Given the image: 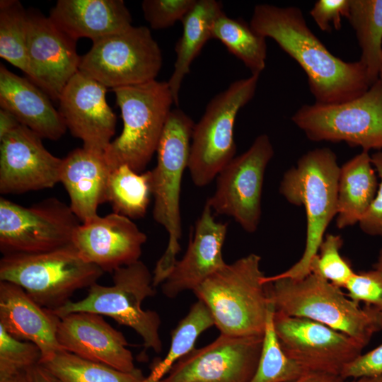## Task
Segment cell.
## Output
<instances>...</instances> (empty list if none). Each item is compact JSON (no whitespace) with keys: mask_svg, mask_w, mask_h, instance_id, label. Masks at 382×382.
<instances>
[{"mask_svg":"<svg viewBox=\"0 0 382 382\" xmlns=\"http://www.w3.org/2000/svg\"><path fill=\"white\" fill-rule=\"evenodd\" d=\"M194 126L193 120L182 110H171L156 150V166L151 170L154 219L168 234L166 249L153 272L155 287L170 274L180 250V187L188 166Z\"/></svg>","mask_w":382,"mask_h":382,"instance_id":"5b68a950","label":"cell"},{"mask_svg":"<svg viewBox=\"0 0 382 382\" xmlns=\"http://www.w3.org/2000/svg\"><path fill=\"white\" fill-rule=\"evenodd\" d=\"M59 322L52 310L38 304L23 288L0 281V325L15 338L37 345L40 364L62 349L57 340Z\"/></svg>","mask_w":382,"mask_h":382,"instance_id":"7402d4cb","label":"cell"},{"mask_svg":"<svg viewBox=\"0 0 382 382\" xmlns=\"http://www.w3.org/2000/svg\"><path fill=\"white\" fill-rule=\"evenodd\" d=\"M377 185L369 151H362L340 167L337 184V228L359 224L376 196Z\"/></svg>","mask_w":382,"mask_h":382,"instance_id":"484cf974","label":"cell"},{"mask_svg":"<svg viewBox=\"0 0 382 382\" xmlns=\"http://www.w3.org/2000/svg\"><path fill=\"white\" fill-rule=\"evenodd\" d=\"M291 120L311 141H345L366 151L382 149V81L344 103L303 105Z\"/></svg>","mask_w":382,"mask_h":382,"instance_id":"30bf717a","label":"cell"},{"mask_svg":"<svg viewBox=\"0 0 382 382\" xmlns=\"http://www.w3.org/2000/svg\"><path fill=\"white\" fill-rule=\"evenodd\" d=\"M274 312L271 302L258 365L250 382H289L307 372L283 351L274 329Z\"/></svg>","mask_w":382,"mask_h":382,"instance_id":"836d02e7","label":"cell"},{"mask_svg":"<svg viewBox=\"0 0 382 382\" xmlns=\"http://www.w3.org/2000/svg\"><path fill=\"white\" fill-rule=\"evenodd\" d=\"M213 325L214 320L211 311L204 302L197 300L172 330L169 351L151 371L154 376L161 380L177 361L195 349L198 337Z\"/></svg>","mask_w":382,"mask_h":382,"instance_id":"d6a6232c","label":"cell"},{"mask_svg":"<svg viewBox=\"0 0 382 382\" xmlns=\"http://www.w3.org/2000/svg\"><path fill=\"white\" fill-rule=\"evenodd\" d=\"M381 183L370 207L359 222L361 230L372 236H382V151L371 156Z\"/></svg>","mask_w":382,"mask_h":382,"instance_id":"ab89813d","label":"cell"},{"mask_svg":"<svg viewBox=\"0 0 382 382\" xmlns=\"http://www.w3.org/2000/svg\"><path fill=\"white\" fill-rule=\"evenodd\" d=\"M378 79H380L382 81V64L380 68Z\"/></svg>","mask_w":382,"mask_h":382,"instance_id":"681fc988","label":"cell"},{"mask_svg":"<svg viewBox=\"0 0 382 382\" xmlns=\"http://www.w3.org/2000/svg\"><path fill=\"white\" fill-rule=\"evenodd\" d=\"M340 376L345 380L382 376V345L349 363Z\"/></svg>","mask_w":382,"mask_h":382,"instance_id":"60d3db41","label":"cell"},{"mask_svg":"<svg viewBox=\"0 0 382 382\" xmlns=\"http://www.w3.org/2000/svg\"><path fill=\"white\" fill-rule=\"evenodd\" d=\"M274 149L265 134L235 156L219 173L214 193L208 198L213 213L227 215L248 233L255 232L261 218V197L267 164Z\"/></svg>","mask_w":382,"mask_h":382,"instance_id":"4fadbf2b","label":"cell"},{"mask_svg":"<svg viewBox=\"0 0 382 382\" xmlns=\"http://www.w3.org/2000/svg\"><path fill=\"white\" fill-rule=\"evenodd\" d=\"M50 98L30 80L0 66V106L42 139H59L67 128Z\"/></svg>","mask_w":382,"mask_h":382,"instance_id":"603a6c76","label":"cell"},{"mask_svg":"<svg viewBox=\"0 0 382 382\" xmlns=\"http://www.w3.org/2000/svg\"><path fill=\"white\" fill-rule=\"evenodd\" d=\"M42 137L20 125L0 140V192L23 193L53 187L62 159L52 155Z\"/></svg>","mask_w":382,"mask_h":382,"instance_id":"e0dca14e","label":"cell"},{"mask_svg":"<svg viewBox=\"0 0 382 382\" xmlns=\"http://www.w3.org/2000/svg\"><path fill=\"white\" fill-rule=\"evenodd\" d=\"M260 262V255L250 253L226 264L192 291L221 334L264 335L271 302Z\"/></svg>","mask_w":382,"mask_h":382,"instance_id":"277c9868","label":"cell"},{"mask_svg":"<svg viewBox=\"0 0 382 382\" xmlns=\"http://www.w3.org/2000/svg\"><path fill=\"white\" fill-rule=\"evenodd\" d=\"M49 18L76 41L87 37L95 42L132 25L122 0H59Z\"/></svg>","mask_w":382,"mask_h":382,"instance_id":"cb8c5ba5","label":"cell"},{"mask_svg":"<svg viewBox=\"0 0 382 382\" xmlns=\"http://www.w3.org/2000/svg\"><path fill=\"white\" fill-rule=\"evenodd\" d=\"M28 13L17 0L0 1V57L32 76L28 57Z\"/></svg>","mask_w":382,"mask_h":382,"instance_id":"1f68e13d","label":"cell"},{"mask_svg":"<svg viewBox=\"0 0 382 382\" xmlns=\"http://www.w3.org/2000/svg\"><path fill=\"white\" fill-rule=\"evenodd\" d=\"M103 273L72 243L43 253L4 255L0 260V281L17 284L52 311L70 301L75 291L96 283Z\"/></svg>","mask_w":382,"mask_h":382,"instance_id":"52a82bcc","label":"cell"},{"mask_svg":"<svg viewBox=\"0 0 382 382\" xmlns=\"http://www.w3.org/2000/svg\"><path fill=\"white\" fill-rule=\"evenodd\" d=\"M146 236L132 220L115 212L81 223L72 244L87 262L104 272L139 260Z\"/></svg>","mask_w":382,"mask_h":382,"instance_id":"d6986e66","label":"cell"},{"mask_svg":"<svg viewBox=\"0 0 382 382\" xmlns=\"http://www.w3.org/2000/svg\"><path fill=\"white\" fill-rule=\"evenodd\" d=\"M80 222L69 205L55 197L30 207L1 197V252L39 253L71 244Z\"/></svg>","mask_w":382,"mask_h":382,"instance_id":"7c38bea8","label":"cell"},{"mask_svg":"<svg viewBox=\"0 0 382 382\" xmlns=\"http://www.w3.org/2000/svg\"><path fill=\"white\" fill-rule=\"evenodd\" d=\"M347 18L361 49L359 61L371 86L378 79L382 64V0H349Z\"/></svg>","mask_w":382,"mask_h":382,"instance_id":"83f0119b","label":"cell"},{"mask_svg":"<svg viewBox=\"0 0 382 382\" xmlns=\"http://www.w3.org/2000/svg\"><path fill=\"white\" fill-rule=\"evenodd\" d=\"M263 335L221 334L177 361L158 382H250L260 359Z\"/></svg>","mask_w":382,"mask_h":382,"instance_id":"9a60e30c","label":"cell"},{"mask_svg":"<svg viewBox=\"0 0 382 382\" xmlns=\"http://www.w3.org/2000/svg\"><path fill=\"white\" fill-rule=\"evenodd\" d=\"M110 171L103 154L83 147L62 159L59 182L68 192L71 211L81 223L97 216L98 206L105 202Z\"/></svg>","mask_w":382,"mask_h":382,"instance_id":"d4e9b609","label":"cell"},{"mask_svg":"<svg viewBox=\"0 0 382 382\" xmlns=\"http://www.w3.org/2000/svg\"><path fill=\"white\" fill-rule=\"evenodd\" d=\"M29 382H58L57 380L40 364L27 370Z\"/></svg>","mask_w":382,"mask_h":382,"instance_id":"ee69618b","label":"cell"},{"mask_svg":"<svg viewBox=\"0 0 382 382\" xmlns=\"http://www.w3.org/2000/svg\"><path fill=\"white\" fill-rule=\"evenodd\" d=\"M123 120L121 134L104 151L110 170L127 165L144 172L155 152L174 103L167 81L112 89Z\"/></svg>","mask_w":382,"mask_h":382,"instance_id":"8992f818","label":"cell"},{"mask_svg":"<svg viewBox=\"0 0 382 382\" xmlns=\"http://www.w3.org/2000/svg\"><path fill=\"white\" fill-rule=\"evenodd\" d=\"M289 382H347L340 376L307 371Z\"/></svg>","mask_w":382,"mask_h":382,"instance_id":"b9f144b4","label":"cell"},{"mask_svg":"<svg viewBox=\"0 0 382 382\" xmlns=\"http://www.w3.org/2000/svg\"><path fill=\"white\" fill-rule=\"evenodd\" d=\"M222 4L215 0H197L181 21L183 33L175 45L176 60L172 75L167 81L174 104L178 105L179 93L190 66L205 43L212 37L215 20L224 12Z\"/></svg>","mask_w":382,"mask_h":382,"instance_id":"4316f807","label":"cell"},{"mask_svg":"<svg viewBox=\"0 0 382 382\" xmlns=\"http://www.w3.org/2000/svg\"><path fill=\"white\" fill-rule=\"evenodd\" d=\"M41 356L37 345L15 338L0 325V381L39 364Z\"/></svg>","mask_w":382,"mask_h":382,"instance_id":"d590c367","label":"cell"},{"mask_svg":"<svg viewBox=\"0 0 382 382\" xmlns=\"http://www.w3.org/2000/svg\"><path fill=\"white\" fill-rule=\"evenodd\" d=\"M227 228V223L215 221L214 213L206 202L185 254L177 260L161 284L162 292L166 297L173 299L185 291H193L226 264L223 259L222 247Z\"/></svg>","mask_w":382,"mask_h":382,"instance_id":"44dd1931","label":"cell"},{"mask_svg":"<svg viewBox=\"0 0 382 382\" xmlns=\"http://www.w3.org/2000/svg\"><path fill=\"white\" fill-rule=\"evenodd\" d=\"M152 195L151 170L137 173L127 165L110 171L105 202L115 213L131 219L145 216Z\"/></svg>","mask_w":382,"mask_h":382,"instance_id":"f1b7e54d","label":"cell"},{"mask_svg":"<svg viewBox=\"0 0 382 382\" xmlns=\"http://www.w3.org/2000/svg\"><path fill=\"white\" fill-rule=\"evenodd\" d=\"M349 382H382V376L363 377V378H357V379H353Z\"/></svg>","mask_w":382,"mask_h":382,"instance_id":"bcb514c9","label":"cell"},{"mask_svg":"<svg viewBox=\"0 0 382 382\" xmlns=\"http://www.w3.org/2000/svg\"><path fill=\"white\" fill-rule=\"evenodd\" d=\"M57 340L62 349L83 359L124 372L137 369L125 337L100 314L75 312L60 318Z\"/></svg>","mask_w":382,"mask_h":382,"instance_id":"ffe728a7","label":"cell"},{"mask_svg":"<svg viewBox=\"0 0 382 382\" xmlns=\"http://www.w3.org/2000/svg\"><path fill=\"white\" fill-rule=\"evenodd\" d=\"M342 244L340 236L327 234L310 265V273L316 274L341 289L345 287L355 273L340 254Z\"/></svg>","mask_w":382,"mask_h":382,"instance_id":"e575fe53","label":"cell"},{"mask_svg":"<svg viewBox=\"0 0 382 382\" xmlns=\"http://www.w3.org/2000/svg\"><path fill=\"white\" fill-rule=\"evenodd\" d=\"M159 381L157 380L153 374L151 373L147 377H146L144 382H158Z\"/></svg>","mask_w":382,"mask_h":382,"instance_id":"c3c4849f","label":"cell"},{"mask_svg":"<svg viewBox=\"0 0 382 382\" xmlns=\"http://www.w3.org/2000/svg\"><path fill=\"white\" fill-rule=\"evenodd\" d=\"M260 75L233 81L215 96L195 124L187 168L197 187L209 184L235 157L233 127L238 111L254 96Z\"/></svg>","mask_w":382,"mask_h":382,"instance_id":"9c48e42d","label":"cell"},{"mask_svg":"<svg viewBox=\"0 0 382 382\" xmlns=\"http://www.w3.org/2000/svg\"><path fill=\"white\" fill-rule=\"evenodd\" d=\"M163 64L161 50L146 26H133L95 42L81 56L79 70L112 89L153 80Z\"/></svg>","mask_w":382,"mask_h":382,"instance_id":"8fae6325","label":"cell"},{"mask_svg":"<svg viewBox=\"0 0 382 382\" xmlns=\"http://www.w3.org/2000/svg\"><path fill=\"white\" fill-rule=\"evenodd\" d=\"M250 25L265 38L273 39L301 66L316 103H344L370 88L361 63L345 62L333 55L308 28L299 8L257 4Z\"/></svg>","mask_w":382,"mask_h":382,"instance_id":"6da1fadb","label":"cell"},{"mask_svg":"<svg viewBox=\"0 0 382 382\" xmlns=\"http://www.w3.org/2000/svg\"><path fill=\"white\" fill-rule=\"evenodd\" d=\"M374 268L382 272V248L380 250Z\"/></svg>","mask_w":382,"mask_h":382,"instance_id":"7dc6e473","label":"cell"},{"mask_svg":"<svg viewBox=\"0 0 382 382\" xmlns=\"http://www.w3.org/2000/svg\"><path fill=\"white\" fill-rule=\"evenodd\" d=\"M349 11V0H318L310 14L321 30L330 32L332 27L340 29L342 18H347Z\"/></svg>","mask_w":382,"mask_h":382,"instance_id":"f35d334b","label":"cell"},{"mask_svg":"<svg viewBox=\"0 0 382 382\" xmlns=\"http://www.w3.org/2000/svg\"><path fill=\"white\" fill-rule=\"evenodd\" d=\"M273 325L284 353L306 371L340 376L364 348L349 336L305 318L274 311Z\"/></svg>","mask_w":382,"mask_h":382,"instance_id":"5bb4252c","label":"cell"},{"mask_svg":"<svg viewBox=\"0 0 382 382\" xmlns=\"http://www.w3.org/2000/svg\"><path fill=\"white\" fill-rule=\"evenodd\" d=\"M345 289L347 296L359 303L375 307L382 313V272L377 270L355 272Z\"/></svg>","mask_w":382,"mask_h":382,"instance_id":"74e56055","label":"cell"},{"mask_svg":"<svg viewBox=\"0 0 382 382\" xmlns=\"http://www.w3.org/2000/svg\"><path fill=\"white\" fill-rule=\"evenodd\" d=\"M21 125L16 117L9 111L0 110V140L9 132Z\"/></svg>","mask_w":382,"mask_h":382,"instance_id":"7bdbcfd3","label":"cell"},{"mask_svg":"<svg viewBox=\"0 0 382 382\" xmlns=\"http://www.w3.org/2000/svg\"><path fill=\"white\" fill-rule=\"evenodd\" d=\"M112 273V285L96 282L88 288L86 297L76 301L70 300L53 311L59 318L75 312L108 316L134 330L142 338L146 349L160 353L163 348L160 316L156 311L141 308L144 299L156 294L153 274L140 260Z\"/></svg>","mask_w":382,"mask_h":382,"instance_id":"ba28073f","label":"cell"},{"mask_svg":"<svg viewBox=\"0 0 382 382\" xmlns=\"http://www.w3.org/2000/svg\"><path fill=\"white\" fill-rule=\"evenodd\" d=\"M197 0H144L141 3L145 20L155 30L165 29L182 21Z\"/></svg>","mask_w":382,"mask_h":382,"instance_id":"8d00e7d4","label":"cell"},{"mask_svg":"<svg viewBox=\"0 0 382 382\" xmlns=\"http://www.w3.org/2000/svg\"><path fill=\"white\" fill-rule=\"evenodd\" d=\"M212 37L219 40L251 71L260 75L267 58L266 38L242 19L228 17L224 12L215 20Z\"/></svg>","mask_w":382,"mask_h":382,"instance_id":"f546056e","label":"cell"},{"mask_svg":"<svg viewBox=\"0 0 382 382\" xmlns=\"http://www.w3.org/2000/svg\"><path fill=\"white\" fill-rule=\"evenodd\" d=\"M107 87L79 70L59 98V112L83 147L104 154L115 134L117 118L106 100Z\"/></svg>","mask_w":382,"mask_h":382,"instance_id":"ac0fdd59","label":"cell"},{"mask_svg":"<svg viewBox=\"0 0 382 382\" xmlns=\"http://www.w3.org/2000/svg\"><path fill=\"white\" fill-rule=\"evenodd\" d=\"M265 284L275 311L323 324L349 336L364 347L382 330L380 311L369 305L360 307L341 288L316 274Z\"/></svg>","mask_w":382,"mask_h":382,"instance_id":"3957f363","label":"cell"},{"mask_svg":"<svg viewBox=\"0 0 382 382\" xmlns=\"http://www.w3.org/2000/svg\"><path fill=\"white\" fill-rule=\"evenodd\" d=\"M340 167L329 148L308 151L283 175L279 192L291 204L303 206L306 216L304 250L298 262L264 283L281 278L302 279L310 274V265L318 254L327 227L337 209V184Z\"/></svg>","mask_w":382,"mask_h":382,"instance_id":"7a4b0ae2","label":"cell"},{"mask_svg":"<svg viewBox=\"0 0 382 382\" xmlns=\"http://www.w3.org/2000/svg\"><path fill=\"white\" fill-rule=\"evenodd\" d=\"M39 364L58 382H144L146 379L139 369L132 372L121 371L64 349Z\"/></svg>","mask_w":382,"mask_h":382,"instance_id":"4dcf8cb0","label":"cell"},{"mask_svg":"<svg viewBox=\"0 0 382 382\" xmlns=\"http://www.w3.org/2000/svg\"><path fill=\"white\" fill-rule=\"evenodd\" d=\"M0 382H29L27 371L17 374L6 379L1 380Z\"/></svg>","mask_w":382,"mask_h":382,"instance_id":"f6af8a7d","label":"cell"},{"mask_svg":"<svg viewBox=\"0 0 382 382\" xmlns=\"http://www.w3.org/2000/svg\"><path fill=\"white\" fill-rule=\"evenodd\" d=\"M28 13V57L33 83L58 100L64 88L79 70L76 40L36 10Z\"/></svg>","mask_w":382,"mask_h":382,"instance_id":"2e32d148","label":"cell"}]
</instances>
